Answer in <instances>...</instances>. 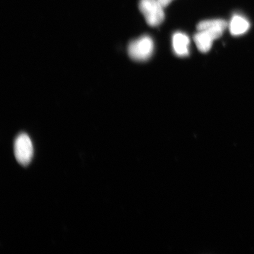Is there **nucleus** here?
<instances>
[{
  "label": "nucleus",
  "instance_id": "obj_2",
  "mask_svg": "<svg viewBox=\"0 0 254 254\" xmlns=\"http://www.w3.org/2000/svg\"><path fill=\"white\" fill-rule=\"evenodd\" d=\"M154 42L151 38L144 36L133 40L128 47V55L135 61H146L153 53Z\"/></svg>",
  "mask_w": 254,
  "mask_h": 254
},
{
  "label": "nucleus",
  "instance_id": "obj_5",
  "mask_svg": "<svg viewBox=\"0 0 254 254\" xmlns=\"http://www.w3.org/2000/svg\"><path fill=\"white\" fill-rule=\"evenodd\" d=\"M173 48L175 54L179 57H186L189 55L190 40L187 34L177 32L173 35L172 39Z\"/></svg>",
  "mask_w": 254,
  "mask_h": 254
},
{
  "label": "nucleus",
  "instance_id": "obj_7",
  "mask_svg": "<svg viewBox=\"0 0 254 254\" xmlns=\"http://www.w3.org/2000/svg\"><path fill=\"white\" fill-rule=\"evenodd\" d=\"M250 27L249 21L242 16L236 15L232 18L229 24L230 33L233 36H239L247 33Z\"/></svg>",
  "mask_w": 254,
  "mask_h": 254
},
{
  "label": "nucleus",
  "instance_id": "obj_6",
  "mask_svg": "<svg viewBox=\"0 0 254 254\" xmlns=\"http://www.w3.org/2000/svg\"><path fill=\"white\" fill-rule=\"evenodd\" d=\"M196 47L200 52L207 53L211 50L214 41L217 40L211 33L207 31H198L193 37Z\"/></svg>",
  "mask_w": 254,
  "mask_h": 254
},
{
  "label": "nucleus",
  "instance_id": "obj_3",
  "mask_svg": "<svg viewBox=\"0 0 254 254\" xmlns=\"http://www.w3.org/2000/svg\"><path fill=\"white\" fill-rule=\"evenodd\" d=\"M14 154L16 160L22 166H27L33 157V143L29 136L21 133L16 138L14 142Z\"/></svg>",
  "mask_w": 254,
  "mask_h": 254
},
{
  "label": "nucleus",
  "instance_id": "obj_4",
  "mask_svg": "<svg viewBox=\"0 0 254 254\" xmlns=\"http://www.w3.org/2000/svg\"><path fill=\"white\" fill-rule=\"evenodd\" d=\"M228 27L226 21L221 19L204 20L197 25L198 31L206 30L215 35L217 39L220 38Z\"/></svg>",
  "mask_w": 254,
  "mask_h": 254
},
{
  "label": "nucleus",
  "instance_id": "obj_8",
  "mask_svg": "<svg viewBox=\"0 0 254 254\" xmlns=\"http://www.w3.org/2000/svg\"><path fill=\"white\" fill-rule=\"evenodd\" d=\"M161 3V4L164 7H167L168 5H169L173 0H158Z\"/></svg>",
  "mask_w": 254,
  "mask_h": 254
},
{
  "label": "nucleus",
  "instance_id": "obj_1",
  "mask_svg": "<svg viewBox=\"0 0 254 254\" xmlns=\"http://www.w3.org/2000/svg\"><path fill=\"white\" fill-rule=\"evenodd\" d=\"M164 8L158 0H140L139 3V10L148 24L152 27L163 23L165 17Z\"/></svg>",
  "mask_w": 254,
  "mask_h": 254
}]
</instances>
